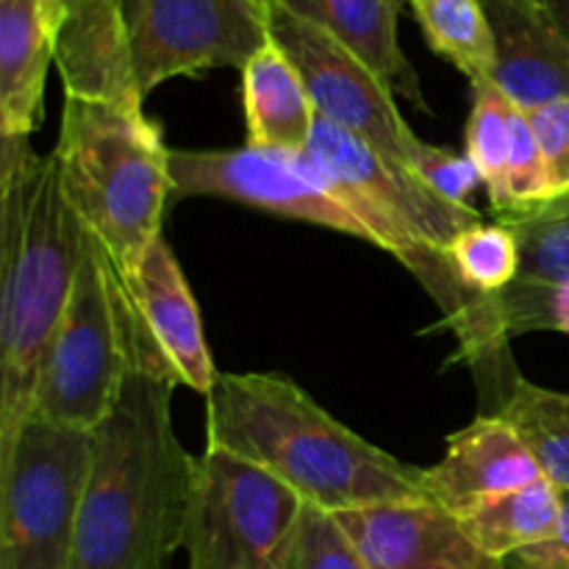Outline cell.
<instances>
[{"label": "cell", "instance_id": "484cf974", "mask_svg": "<svg viewBox=\"0 0 569 569\" xmlns=\"http://www.w3.org/2000/svg\"><path fill=\"white\" fill-rule=\"evenodd\" d=\"M506 194H509L511 211L533 209V206L550 200V178H548V161H545L542 144H539L537 131L528 111L517 106L515 126H511V153H509V170H506ZM500 217V214H498Z\"/></svg>", "mask_w": 569, "mask_h": 569}, {"label": "cell", "instance_id": "83f0119b", "mask_svg": "<svg viewBox=\"0 0 569 569\" xmlns=\"http://www.w3.org/2000/svg\"><path fill=\"white\" fill-rule=\"evenodd\" d=\"M531 122L548 161L550 198L569 194V100L531 111Z\"/></svg>", "mask_w": 569, "mask_h": 569}, {"label": "cell", "instance_id": "e0dca14e", "mask_svg": "<svg viewBox=\"0 0 569 569\" xmlns=\"http://www.w3.org/2000/svg\"><path fill=\"white\" fill-rule=\"evenodd\" d=\"M292 14L337 37L417 109H428L420 76L398 39V17L409 0H276Z\"/></svg>", "mask_w": 569, "mask_h": 569}, {"label": "cell", "instance_id": "f546056e", "mask_svg": "<svg viewBox=\"0 0 569 569\" xmlns=\"http://www.w3.org/2000/svg\"><path fill=\"white\" fill-rule=\"evenodd\" d=\"M545 9H548V17L556 26V31H559L569 44V0H545Z\"/></svg>", "mask_w": 569, "mask_h": 569}, {"label": "cell", "instance_id": "6da1fadb", "mask_svg": "<svg viewBox=\"0 0 569 569\" xmlns=\"http://www.w3.org/2000/svg\"><path fill=\"white\" fill-rule=\"evenodd\" d=\"M178 378L133 315L126 387L92 431L72 569H164L183 548L198 459L172 428Z\"/></svg>", "mask_w": 569, "mask_h": 569}, {"label": "cell", "instance_id": "277c9868", "mask_svg": "<svg viewBox=\"0 0 569 569\" xmlns=\"http://www.w3.org/2000/svg\"><path fill=\"white\" fill-rule=\"evenodd\" d=\"M72 211L131 276L161 239L172 198V150L142 109L64 92L53 148Z\"/></svg>", "mask_w": 569, "mask_h": 569}, {"label": "cell", "instance_id": "30bf717a", "mask_svg": "<svg viewBox=\"0 0 569 569\" xmlns=\"http://www.w3.org/2000/svg\"><path fill=\"white\" fill-rule=\"evenodd\" d=\"M172 198H220L376 244L365 222L306 172L295 153L244 144L172 150Z\"/></svg>", "mask_w": 569, "mask_h": 569}, {"label": "cell", "instance_id": "7a4b0ae2", "mask_svg": "<svg viewBox=\"0 0 569 569\" xmlns=\"http://www.w3.org/2000/svg\"><path fill=\"white\" fill-rule=\"evenodd\" d=\"M87 228L53 153L3 137L0 153V456L33 415L39 372L70 303Z\"/></svg>", "mask_w": 569, "mask_h": 569}, {"label": "cell", "instance_id": "2e32d148", "mask_svg": "<svg viewBox=\"0 0 569 569\" xmlns=\"http://www.w3.org/2000/svg\"><path fill=\"white\" fill-rule=\"evenodd\" d=\"M56 61L48 0H0V131L28 139L42 120L44 81Z\"/></svg>", "mask_w": 569, "mask_h": 569}, {"label": "cell", "instance_id": "d6986e66", "mask_svg": "<svg viewBox=\"0 0 569 569\" xmlns=\"http://www.w3.org/2000/svg\"><path fill=\"white\" fill-rule=\"evenodd\" d=\"M561 515L565 492L548 478H539L461 517V526L483 553L506 561L509 556L553 537L561 526Z\"/></svg>", "mask_w": 569, "mask_h": 569}, {"label": "cell", "instance_id": "9c48e42d", "mask_svg": "<svg viewBox=\"0 0 569 569\" xmlns=\"http://www.w3.org/2000/svg\"><path fill=\"white\" fill-rule=\"evenodd\" d=\"M270 37L300 70L320 120L345 128L387 159L409 167L417 133L400 114L392 87L367 61L276 0H270Z\"/></svg>", "mask_w": 569, "mask_h": 569}, {"label": "cell", "instance_id": "3957f363", "mask_svg": "<svg viewBox=\"0 0 569 569\" xmlns=\"http://www.w3.org/2000/svg\"><path fill=\"white\" fill-rule=\"evenodd\" d=\"M206 437L331 511L426 498L422 470L403 465L328 415L276 372H222L206 395Z\"/></svg>", "mask_w": 569, "mask_h": 569}, {"label": "cell", "instance_id": "5b68a950", "mask_svg": "<svg viewBox=\"0 0 569 569\" xmlns=\"http://www.w3.org/2000/svg\"><path fill=\"white\" fill-rule=\"evenodd\" d=\"M133 350V306L103 244L87 231L64 317L39 372L33 415L94 431L126 387Z\"/></svg>", "mask_w": 569, "mask_h": 569}, {"label": "cell", "instance_id": "f1b7e54d", "mask_svg": "<svg viewBox=\"0 0 569 569\" xmlns=\"http://www.w3.org/2000/svg\"><path fill=\"white\" fill-rule=\"evenodd\" d=\"M506 569H569V495H565V515H561L559 531L545 542L509 556Z\"/></svg>", "mask_w": 569, "mask_h": 569}, {"label": "cell", "instance_id": "ac0fdd59", "mask_svg": "<svg viewBox=\"0 0 569 569\" xmlns=\"http://www.w3.org/2000/svg\"><path fill=\"white\" fill-rule=\"evenodd\" d=\"M242 106L248 144L281 153H300L309 148L317 109L300 70L272 37L244 64Z\"/></svg>", "mask_w": 569, "mask_h": 569}, {"label": "cell", "instance_id": "52a82bcc", "mask_svg": "<svg viewBox=\"0 0 569 569\" xmlns=\"http://www.w3.org/2000/svg\"><path fill=\"white\" fill-rule=\"evenodd\" d=\"M300 503L270 472L206 448L183 537L189 569H276L278 545Z\"/></svg>", "mask_w": 569, "mask_h": 569}, {"label": "cell", "instance_id": "44dd1931", "mask_svg": "<svg viewBox=\"0 0 569 569\" xmlns=\"http://www.w3.org/2000/svg\"><path fill=\"white\" fill-rule=\"evenodd\" d=\"M498 415L520 433L542 476L569 495V392L517 378Z\"/></svg>", "mask_w": 569, "mask_h": 569}, {"label": "cell", "instance_id": "4dcf8cb0", "mask_svg": "<svg viewBox=\"0 0 569 569\" xmlns=\"http://www.w3.org/2000/svg\"><path fill=\"white\" fill-rule=\"evenodd\" d=\"M481 3H495V0H481ZM509 3H520V6H545V0H509Z\"/></svg>", "mask_w": 569, "mask_h": 569}, {"label": "cell", "instance_id": "5bb4252c", "mask_svg": "<svg viewBox=\"0 0 569 569\" xmlns=\"http://www.w3.org/2000/svg\"><path fill=\"white\" fill-rule=\"evenodd\" d=\"M539 478L542 470L520 433L500 415H481L448 439L439 465L422 470V489L461 520Z\"/></svg>", "mask_w": 569, "mask_h": 569}, {"label": "cell", "instance_id": "8fae6325", "mask_svg": "<svg viewBox=\"0 0 569 569\" xmlns=\"http://www.w3.org/2000/svg\"><path fill=\"white\" fill-rule=\"evenodd\" d=\"M337 515L370 569H506L472 542L459 517L428 498Z\"/></svg>", "mask_w": 569, "mask_h": 569}, {"label": "cell", "instance_id": "7c38bea8", "mask_svg": "<svg viewBox=\"0 0 569 569\" xmlns=\"http://www.w3.org/2000/svg\"><path fill=\"white\" fill-rule=\"evenodd\" d=\"M56 67L67 94L142 109L128 44L126 0H48Z\"/></svg>", "mask_w": 569, "mask_h": 569}, {"label": "cell", "instance_id": "d4e9b609", "mask_svg": "<svg viewBox=\"0 0 569 569\" xmlns=\"http://www.w3.org/2000/svg\"><path fill=\"white\" fill-rule=\"evenodd\" d=\"M276 569H370L337 511L303 500L276 553Z\"/></svg>", "mask_w": 569, "mask_h": 569}, {"label": "cell", "instance_id": "8992f818", "mask_svg": "<svg viewBox=\"0 0 569 569\" xmlns=\"http://www.w3.org/2000/svg\"><path fill=\"white\" fill-rule=\"evenodd\" d=\"M92 431L28 417L0 456V569H72Z\"/></svg>", "mask_w": 569, "mask_h": 569}, {"label": "cell", "instance_id": "ba28073f", "mask_svg": "<svg viewBox=\"0 0 569 569\" xmlns=\"http://www.w3.org/2000/svg\"><path fill=\"white\" fill-rule=\"evenodd\" d=\"M139 94L214 67L244 70L270 42V0H126Z\"/></svg>", "mask_w": 569, "mask_h": 569}, {"label": "cell", "instance_id": "ffe728a7", "mask_svg": "<svg viewBox=\"0 0 569 569\" xmlns=\"http://www.w3.org/2000/svg\"><path fill=\"white\" fill-rule=\"evenodd\" d=\"M428 48L472 81L495 72V31L481 0H409Z\"/></svg>", "mask_w": 569, "mask_h": 569}, {"label": "cell", "instance_id": "7402d4cb", "mask_svg": "<svg viewBox=\"0 0 569 569\" xmlns=\"http://www.w3.org/2000/svg\"><path fill=\"white\" fill-rule=\"evenodd\" d=\"M517 106L503 94V89L487 78L472 81V109L467 122V156L476 161L483 183L489 189L495 211L503 214L509 209L506 194V170H509L511 153V126H515Z\"/></svg>", "mask_w": 569, "mask_h": 569}, {"label": "cell", "instance_id": "603a6c76", "mask_svg": "<svg viewBox=\"0 0 569 569\" xmlns=\"http://www.w3.org/2000/svg\"><path fill=\"white\" fill-rule=\"evenodd\" d=\"M520 242V278L539 283L569 281V194L533 209L500 214Z\"/></svg>", "mask_w": 569, "mask_h": 569}, {"label": "cell", "instance_id": "4316f807", "mask_svg": "<svg viewBox=\"0 0 569 569\" xmlns=\"http://www.w3.org/2000/svg\"><path fill=\"white\" fill-rule=\"evenodd\" d=\"M409 167L433 192L442 194L445 200L456 206H470V194L483 181L470 156L422 142L420 137H417V142L409 150Z\"/></svg>", "mask_w": 569, "mask_h": 569}, {"label": "cell", "instance_id": "9a60e30c", "mask_svg": "<svg viewBox=\"0 0 569 569\" xmlns=\"http://www.w3.org/2000/svg\"><path fill=\"white\" fill-rule=\"evenodd\" d=\"M495 31L492 81L522 111L569 100V44L556 31L545 6L509 0L483 3Z\"/></svg>", "mask_w": 569, "mask_h": 569}, {"label": "cell", "instance_id": "cb8c5ba5", "mask_svg": "<svg viewBox=\"0 0 569 569\" xmlns=\"http://www.w3.org/2000/svg\"><path fill=\"white\" fill-rule=\"evenodd\" d=\"M450 267L461 287L476 298L503 292L520 278V242L506 222H478L448 248Z\"/></svg>", "mask_w": 569, "mask_h": 569}, {"label": "cell", "instance_id": "4fadbf2b", "mask_svg": "<svg viewBox=\"0 0 569 569\" xmlns=\"http://www.w3.org/2000/svg\"><path fill=\"white\" fill-rule=\"evenodd\" d=\"M122 281L139 326L153 339L178 383L211 395L222 372L211 359L198 300L167 239L161 237L142 264Z\"/></svg>", "mask_w": 569, "mask_h": 569}]
</instances>
